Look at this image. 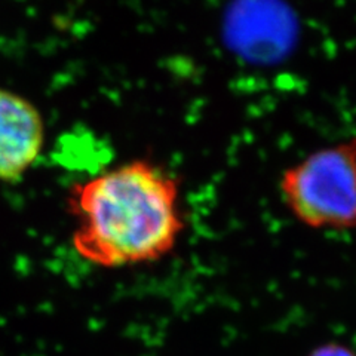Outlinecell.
<instances>
[{"label":"cell","instance_id":"cell-1","mask_svg":"<svg viewBox=\"0 0 356 356\" xmlns=\"http://www.w3.org/2000/svg\"><path fill=\"white\" fill-rule=\"evenodd\" d=\"M180 196L177 177L146 159L74 183L65 199L74 252L103 269L165 259L186 229Z\"/></svg>","mask_w":356,"mask_h":356},{"label":"cell","instance_id":"cell-2","mask_svg":"<svg viewBox=\"0 0 356 356\" xmlns=\"http://www.w3.org/2000/svg\"><path fill=\"white\" fill-rule=\"evenodd\" d=\"M288 213L307 229L356 232V137L306 154L280 178Z\"/></svg>","mask_w":356,"mask_h":356},{"label":"cell","instance_id":"cell-3","mask_svg":"<svg viewBox=\"0 0 356 356\" xmlns=\"http://www.w3.org/2000/svg\"><path fill=\"white\" fill-rule=\"evenodd\" d=\"M47 125L29 98L0 88V181H19L40 158Z\"/></svg>","mask_w":356,"mask_h":356},{"label":"cell","instance_id":"cell-4","mask_svg":"<svg viewBox=\"0 0 356 356\" xmlns=\"http://www.w3.org/2000/svg\"><path fill=\"white\" fill-rule=\"evenodd\" d=\"M309 356H356V352L341 343H325L318 346Z\"/></svg>","mask_w":356,"mask_h":356}]
</instances>
